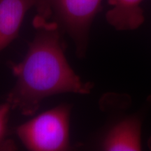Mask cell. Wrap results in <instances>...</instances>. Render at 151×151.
<instances>
[{
	"label": "cell",
	"instance_id": "obj_1",
	"mask_svg": "<svg viewBox=\"0 0 151 151\" xmlns=\"http://www.w3.org/2000/svg\"><path fill=\"white\" fill-rule=\"evenodd\" d=\"M34 25L36 32L25 56L11 65L16 81L6 101L24 116L35 114L47 97L62 93L86 94L93 87L81 80L69 65L58 23L37 16Z\"/></svg>",
	"mask_w": 151,
	"mask_h": 151
},
{
	"label": "cell",
	"instance_id": "obj_2",
	"mask_svg": "<svg viewBox=\"0 0 151 151\" xmlns=\"http://www.w3.org/2000/svg\"><path fill=\"white\" fill-rule=\"evenodd\" d=\"M71 106H57L17 127L16 135L32 151H65L71 148Z\"/></svg>",
	"mask_w": 151,
	"mask_h": 151
},
{
	"label": "cell",
	"instance_id": "obj_3",
	"mask_svg": "<svg viewBox=\"0 0 151 151\" xmlns=\"http://www.w3.org/2000/svg\"><path fill=\"white\" fill-rule=\"evenodd\" d=\"M101 2L102 0H38L37 16L46 20L53 16V21L72 39L77 55L83 58L90 26Z\"/></svg>",
	"mask_w": 151,
	"mask_h": 151
},
{
	"label": "cell",
	"instance_id": "obj_4",
	"mask_svg": "<svg viewBox=\"0 0 151 151\" xmlns=\"http://www.w3.org/2000/svg\"><path fill=\"white\" fill-rule=\"evenodd\" d=\"M141 134L140 118L127 117L111 127L102 140L101 148L106 151L141 150Z\"/></svg>",
	"mask_w": 151,
	"mask_h": 151
},
{
	"label": "cell",
	"instance_id": "obj_5",
	"mask_svg": "<svg viewBox=\"0 0 151 151\" xmlns=\"http://www.w3.org/2000/svg\"><path fill=\"white\" fill-rule=\"evenodd\" d=\"M38 0H0V52L18 37L27 11Z\"/></svg>",
	"mask_w": 151,
	"mask_h": 151
},
{
	"label": "cell",
	"instance_id": "obj_6",
	"mask_svg": "<svg viewBox=\"0 0 151 151\" xmlns=\"http://www.w3.org/2000/svg\"><path fill=\"white\" fill-rule=\"evenodd\" d=\"M143 0H108L111 8L106 14V21L118 31L137 29L145 20L141 4Z\"/></svg>",
	"mask_w": 151,
	"mask_h": 151
},
{
	"label": "cell",
	"instance_id": "obj_7",
	"mask_svg": "<svg viewBox=\"0 0 151 151\" xmlns=\"http://www.w3.org/2000/svg\"><path fill=\"white\" fill-rule=\"evenodd\" d=\"M11 109L10 104L7 101L0 105V150H14L16 149L14 143L6 139L7 124Z\"/></svg>",
	"mask_w": 151,
	"mask_h": 151
},
{
	"label": "cell",
	"instance_id": "obj_8",
	"mask_svg": "<svg viewBox=\"0 0 151 151\" xmlns=\"http://www.w3.org/2000/svg\"><path fill=\"white\" fill-rule=\"evenodd\" d=\"M148 146L150 148H151V137H150V139L148 140Z\"/></svg>",
	"mask_w": 151,
	"mask_h": 151
}]
</instances>
